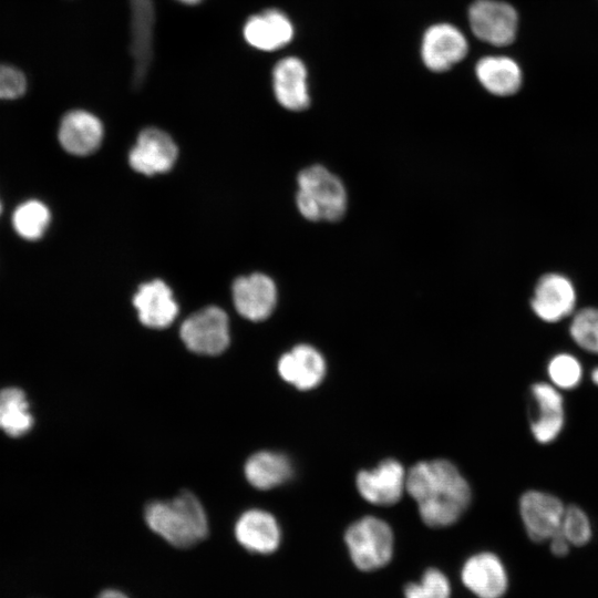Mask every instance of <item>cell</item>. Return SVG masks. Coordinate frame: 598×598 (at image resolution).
<instances>
[{
    "label": "cell",
    "instance_id": "6da1fadb",
    "mask_svg": "<svg viewBox=\"0 0 598 598\" xmlns=\"http://www.w3.org/2000/svg\"><path fill=\"white\" fill-rule=\"evenodd\" d=\"M405 489L430 527L450 526L471 503V488L457 467L446 460L419 462L406 473Z\"/></svg>",
    "mask_w": 598,
    "mask_h": 598
},
{
    "label": "cell",
    "instance_id": "7a4b0ae2",
    "mask_svg": "<svg viewBox=\"0 0 598 598\" xmlns=\"http://www.w3.org/2000/svg\"><path fill=\"white\" fill-rule=\"evenodd\" d=\"M148 527L176 547H189L208 533L206 513L195 495L183 492L169 501H156L145 508Z\"/></svg>",
    "mask_w": 598,
    "mask_h": 598
},
{
    "label": "cell",
    "instance_id": "3957f363",
    "mask_svg": "<svg viewBox=\"0 0 598 598\" xmlns=\"http://www.w3.org/2000/svg\"><path fill=\"white\" fill-rule=\"evenodd\" d=\"M299 213L308 220L336 221L347 209V190L341 179L321 165L302 169L297 178Z\"/></svg>",
    "mask_w": 598,
    "mask_h": 598
},
{
    "label": "cell",
    "instance_id": "277c9868",
    "mask_svg": "<svg viewBox=\"0 0 598 598\" xmlns=\"http://www.w3.org/2000/svg\"><path fill=\"white\" fill-rule=\"evenodd\" d=\"M344 542L352 563L362 571L386 566L393 555L392 529L386 522L374 516L352 523L346 530Z\"/></svg>",
    "mask_w": 598,
    "mask_h": 598
},
{
    "label": "cell",
    "instance_id": "5b68a950",
    "mask_svg": "<svg viewBox=\"0 0 598 598\" xmlns=\"http://www.w3.org/2000/svg\"><path fill=\"white\" fill-rule=\"evenodd\" d=\"M179 334L190 351L217 355L229 344L228 317L216 306L203 308L185 319Z\"/></svg>",
    "mask_w": 598,
    "mask_h": 598
},
{
    "label": "cell",
    "instance_id": "8992f818",
    "mask_svg": "<svg viewBox=\"0 0 598 598\" xmlns=\"http://www.w3.org/2000/svg\"><path fill=\"white\" fill-rule=\"evenodd\" d=\"M472 32L482 41L505 47L517 34L518 14L514 7L501 0H476L468 8Z\"/></svg>",
    "mask_w": 598,
    "mask_h": 598
},
{
    "label": "cell",
    "instance_id": "52a82bcc",
    "mask_svg": "<svg viewBox=\"0 0 598 598\" xmlns=\"http://www.w3.org/2000/svg\"><path fill=\"white\" fill-rule=\"evenodd\" d=\"M565 508L558 497L546 492L524 493L519 499V512L529 538L540 543L559 533Z\"/></svg>",
    "mask_w": 598,
    "mask_h": 598
},
{
    "label": "cell",
    "instance_id": "ba28073f",
    "mask_svg": "<svg viewBox=\"0 0 598 598\" xmlns=\"http://www.w3.org/2000/svg\"><path fill=\"white\" fill-rule=\"evenodd\" d=\"M468 43L461 30L450 23L433 24L423 34L421 56L433 72H444L467 54Z\"/></svg>",
    "mask_w": 598,
    "mask_h": 598
},
{
    "label": "cell",
    "instance_id": "9c48e42d",
    "mask_svg": "<svg viewBox=\"0 0 598 598\" xmlns=\"http://www.w3.org/2000/svg\"><path fill=\"white\" fill-rule=\"evenodd\" d=\"M177 153L173 138L166 132L148 127L140 133L130 152L128 162L131 167L141 174H159L173 167Z\"/></svg>",
    "mask_w": 598,
    "mask_h": 598
},
{
    "label": "cell",
    "instance_id": "30bf717a",
    "mask_svg": "<svg viewBox=\"0 0 598 598\" xmlns=\"http://www.w3.org/2000/svg\"><path fill=\"white\" fill-rule=\"evenodd\" d=\"M461 579L477 598H502L508 587L504 564L489 551L471 556L462 567Z\"/></svg>",
    "mask_w": 598,
    "mask_h": 598
},
{
    "label": "cell",
    "instance_id": "8fae6325",
    "mask_svg": "<svg viewBox=\"0 0 598 598\" xmlns=\"http://www.w3.org/2000/svg\"><path fill=\"white\" fill-rule=\"evenodd\" d=\"M406 473L396 460H384L375 468L361 471L357 476L360 495L374 505H392L405 489Z\"/></svg>",
    "mask_w": 598,
    "mask_h": 598
},
{
    "label": "cell",
    "instance_id": "7c38bea8",
    "mask_svg": "<svg viewBox=\"0 0 598 598\" xmlns=\"http://www.w3.org/2000/svg\"><path fill=\"white\" fill-rule=\"evenodd\" d=\"M576 305L571 281L560 274L544 275L536 283L530 306L535 315L546 322H557L569 316Z\"/></svg>",
    "mask_w": 598,
    "mask_h": 598
},
{
    "label": "cell",
    "instance_id": "4fadbf2b",
    "mask_svg": "<svg viewBox=\"0 0 598 598\" xmlns=\"http://www.w3.org/2000/svg\"><path fill=\"white\" fill-rule=\"evenodd\" d=\"M234 306L246 319H267L277 303V288L272 279L264 274L239 277L233 285Z\"/></svg>",
    "mask_w": 598,
    "mask_h": 598
},
{
    "label": "cell",
    "instance_id": "5bb4252c",
    "mask_svg": "<svg viewBox=\"0 0 598 598\" xmlns=\"http://www.w3.org/2000/svg\"><path fill=\"white\" fill-rule=\"evenodd\" d=\"M274 93L281 106L299 112L310 104L307 69L296 56L281 59L272 70Z\"/></svg>",
    "mask_w": 598,
    "mask_h": 598
},
{
    "label": "cell",
    "instance_id": "9a60e30c",
    "mask_svg": "<svg viewBox=\"0 0 598 598\" xmlns=\"http://www.w3.org/2000/svg\"><path fill=\"white\" fill-rule=\"evenodd\" d=\"M133 305L140 321L155 329L168 327L178 313L171 288L158 279L141 285L134 295Z\"/></svg>",
    "mask_w": 598,
    "mask_h": 598
},
{
    "label": "cell",
    "instance_id": "2e32d148",
    "mask_svg": "<svg viewBox=\"0 0 598 598\" xmlns=\"http://www.w3.org/2000/svg\"><path fill=\"white\" fill-rule=\"evenodd\" d=\"M278 372L288 383L299 390L316 388L326 374L322 354L309 344H298L278 361Z\"/></svg>",
    "mask_w": 598,
    "mask_h": 598
},
{
    "label": "cell",
    "instance_id": "e0dca14e",
    "mask_svg": "<svg viewBox=\"0 0 598 598\" xmlns=\"http://www.w3.org/2000/svg\"><path fill=\"white\" fill-rule=\"evenodd\" d=\"M102 138L103 125L95 115L76 110L63 116L59 127V141L68 153L89 155L100 147Z\"/></svg>",
    "mask_w": 598,
    "mask_h": 598
},
{
    "label": "cell",
    "instance_id": "ac0fdd59",
    "mask_svg": "<svg viewBox=\"0 0 598 598\" xmlns=\"http://www.w3.org/2000/svg\"><path fill=\"white\" fill-rule=\"evenodd\" d=\"M244 35L254 48L275 51L291 41L293 25L285 13L269 9L248 19L244 27Z\"/></svg>",
    "mask_w": 598,
    "mask_h": 598
},
{
    "label": "cell",
    "instance_id": "d6986e66",
    "mask_svg": "<svg viewBox=\"0 0 598 598\" xmlns=\"http://www.w3.org/2000/svg\"><path fill=\"white\" fill-rule=\"evenodd\" d=\"M237 540L248 550L269 554L280 543V528L275 517L261 509L245 512L236 523Z\"/></svg>",
    "mask_w": 598,
    "mask_h": 598
},
{
    "label": "cell",
    "instance_id": "ffe728a7",
    "mask_svg": "<svg viewBox=\"0 0 598 598\" xmlns=\"http://www.w3.org/2000/svg\"><path fill=\"white\" fill-rule=\"evenodd\" d=\"M475 73L483 87L497 96L516 93L523 82L522 70L517 62L504 55L482 58L476 63Z\"/></svg>",
    "mask_w": 598,
    "mask_h": 598
},
{
    "label": "cell",
    "instance_id": "44dd1931",
    "mask_svg": "<svg viewBox=\"0 0 598 598\" xmlns=\"http://www.w3.org/2000/svg\"><path fill=\"white\" fill-rule=\"evenodd\" d=\"M292 474L289 458L277 452L260 451L245 464L247 481L258 489H270L287 482Z\"/></svg>",
    "mask_w": 598,
    "mask_h": 598
},
{
    "label": "cell",
    "instance_id": "7402d4cb",
    "mask_svg": "<svg viewBox=\"0 0 598 598\" xmlns=\"http://www.w3.org/2000/svg\"><path fill=\"white\" fill-rule=\"evenodd\" d=\"M32 415L24 393L20 389L8 388L0 391V429L17 437L30 431Z\"/></svg>",
    "mask_w": 598,
    "mask_h": 598
},
{
    "label": "cell",
    "instance_id": "603a6c76",
    "mask_svg": "<svg viewBox=\"0 0 598 598\" xmlns=\"http://www.w3.org/2000/svg\"><path fill=\"white\" fill-rule=\"evenodd\" d=\"M50 223V210L40 200H28L17 207L12 216L14 230L24 239L42 237Z\"/></svg>",
    "mask_w": 598,
    "mask_h": 598
},
{
    "label": "cell",
    "instance_id": "cb8c5ba5",
    "mask_svg": "<svg viewBox=\"0 0 598 598\" xmlns=\"http://www.w3.org/2000/svg\"><path fill=\"white\" fill-rule=\"evenodd\" d=\"M532 394L538 405V417L534 421L539 425L564 424V400L558 390L547 383H535Z\"/></svg>",
    "mask_w": 598,
    "mask_h": 598
},
{
    "label": "cell",
    "instance_id": "d4e9b609",
    "mask_svg": "<svg viewBox=\"0 0 598 598\" xmlns=\"http://www.w3.org/2000/svg\"><path fill=\"white\" fill-rule=\"evenodd\" d=\"M573 340L584 350L598 354V308H584L573 318Z\"/></svg>",
    "mask_w": 598,
    "mask_h": 598
},
{
    "label": "cell",
    "instance_id": "484cf974",
    "mask_svg": "<svg viewBox=\"0 0 598 598\" xmlns=\"http://www.w3.org/2000/svg\"><path fill=\"white\" fill-rule=\"evenodd\" d=\"M405 598H450L451 584L448 578L437 568H429L416 582H410L404 588Z\"/></svg>",
    "mask_w": 598,
    "mask_h": 598
},
{
    "label": "cell",
    "instance_id": "4316f807",
    "mask_svg": "<svg viewBox=\"0 0 598 598\" xmlns=\"http://www.w3.org/2000/svg\"><path fill=\"white\" fill-rule=\"evenodd\" d=\"M547 370L553 383L560 389H575L581 381V364L577 358L568 353L553 357Z\"/></svg>",
    "mask_w": 598,
    "mask_h": 598
},
{
    "label": "cell",
    "instance_id": "83f0119b",
    "mask_svg": "<svg viewBox=\"0 0 598 598\" xmlns=\"http://www.w3.org/2000/svg\"><path fill=\"white\" fill-rule=\"evenodd\" d=\"M560 533L574 546H582L591 538V525L586 513L578 506L565 508Z\"/></svg>",
    "mask_w": 598,
    "mask_h": 598
},
{
    "label": "cell",
    "instance_id": "f1b7e54d",
    "mask_svg": "<svg viewBox=\"0 0 598 598\" xmlns=\"http://www.w3.org/2000/svg\"><path fill=\"white\" fill-rule=\"evenodd\" d=\"M25 87V78L18 69L0 64V99H17L24 93Z\"/></svg>",
    "mask_w": 598,
    "mask_h": 598
},
{
    "label": "cell",
    "instance_id": "f546056e",
    "mask_svg": "<svg viewBox=\"0 0 598 598\" xmlns=\"http://www.w3.org/2000/svg\"><path fill=\"white\" fill-rule=\"evenodd\" d=\"M550 551L558 557L565 556L569 551V542L559 532L549 540Z\"/></svg>",
    "mask_w": 598,
    "mask_h": 598
},
{
    "label": "cell",
    "instance_id": "4dcf8cb0",
    "mask_svg": "<svg viewBox=\"0 0 598 598\" xmlns=\"http://www.w3.org/2000/svg\"><path fill=\"white\" fill-rule=\"evenodd\" d=\"M97 598H127V597L118 590L109 589L101 592Z\"/></svg>",
    "mask_w": 598,
    "mask_h": 598
},
{
    "label": "cell",
    "instance_id": "1f68e13d",
    "mask_svg": "<svg viewBox=\"0 0 598 598\" xmlns=\"http://www.w3.org/2000/svg\"><path fill=\"white\" fill-rule=\"evenodd\" d=\"M591 380L596 385H598V367L591 371Z\"/></svg>",
    "mask_w": 598,
    "mask_h": 598
},
{
    "label": "cell",
    "instance_id": "d6a6232c",
    "mask_svg": "<svg viewBox=\"0 0 598 598\" xmlns=\"http://www.w3.org/2000/svg\"><path fill=\"white\" fill-rule=\"evenodd\" d=\"M181 1L182 3H185V4H196L198 2H200V0H178Z\"/></svg>",
    "mask_w": 598,
    "mask_h": 598
},
{
    "label": "cell",
    "instance_id": "836d02e7",
    "mask_svg": "<svg viewBox=\"0 0 598 598\" xmlns=\"http://www.w3.org/2000/svg\"><path fill=\"white\" fill-rule=\"evenodd\" d=\"M0 213H1V204H0Z\"/></svg>",
    "mask_w": 598,
    "mask_h": 598
}]
</instances>
